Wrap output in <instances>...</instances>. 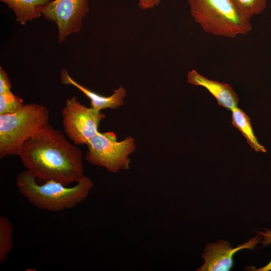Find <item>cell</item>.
Returning a JSON list of instances; mask_svg holds the SVG:
<instances>
[{
  "mask_svg": "<svg viewBox=\"0 0 271 271\" xmlns=\"http://www.w3.org/2000/svg\"><path fill=\"white\" fill-rule=\"evenodd\" d=\"M13 10L16 20L25 25L27 21L40 18L45 7L52 0H0Z\"/></svg>",
  "mask_w": 271,
  "mask_h": 271,
  "instance_id": "8fae6325",
  "label": "cell"
},
{
  "mask_svg": "<svg viewBox=\"0 0 271 271\" xmlns=\"http://www.w3.org/2000/svg\"><path fill=\"white\" fill-rule=\"evenodd\" d=\"M231 111L232 125L242 133L251 148L256 152L266 153L264 147L259 143L254 133L250 117L237 106Z\"/></svg>",
  "mask_w": 271,
  "mask_h": 271,
  "instance_id": "7c38bea8",
  "label": "cell"
},
{
  "mask_svg": "<svg viewBox=\"0 0 271 271\" xmlns=\"http://www.w3.org/2000/svg\"><path fill=\"white\" fill-rule=\"evenodd\" d=\"M50 125L49 111L40 104H25L14 113L0 114V158L19 156L25 142Z\"/></svg>",
  "mask_w": 271,
  "mask_h": 271,
  "instance_id": "277c9868",
  "label": "cell"
},
{
  "mask_svg": "<svg viewBox=\"0 0 271 271\" xmlns=\"http://www.w3.org/2000/svg\"><path fill=\"white\" fill-rule=\"evenodd\" d=\"M187 81L206 88L216 98L218 105L230 111L237 106L239 98L230 85L210 80L195 70L188 73Z\"/></svg>",
  "mask_w": 271,
  "mask_h": 271,
  "instance_id": "9c48e42d",
  "label": "cell"
},
{
  "mask_svg": "<svg viewBox=\"0 0 271 271\" xmlns=\"http://www.w3.org/2000/svg\"><path fill=\"white\" fill-rule=\"evenodd\" d=\"M11 81L7 73L0 67V94L11 90Z\"/></svg>",
  "mask_w": 271,
  "mask_h": 271,
  "instance_id": "2e32d148",
  "label": "cell"
},
{
  "mask_svg": "<svg viewBox=\"0 0 271 271\" xmlns=\"http://www.w3.org/2000/svg\"><path fill=\"white\" fill-rule=\"evenodd\" d=\"M89 12L88 0H54L45 7L42 15L57 25L58 41L61 43L80 30L82 19Z\"/></svg>",
  "mask_w": 271,
  "mask_h": 271,
  "instance_id": "52a82bcc",
  "label": "cell"
},
{
  "mask_svg": "<svg viewBox=\"0 0 271 271\" xmlns=\"http://www.w3.org/2000/svg\"><path fill=\"white\" fill-rule=\"evenodd\" d=\"M24 104L23 99L11 90L0 94V114L14 113L20 110Z\"/></svg>",
  "mask_w": 271,
  "mask_h": 271,
  "instance_id": "5bb4252c",
  "label": "cell"
},
{
  "mask_svg": "<svg viewBox=\"0 0 271 271\" xmlns=\"http://www.w3.org/2000/svg\"><path fill=\"white\" fill-rule=\"evenodd\" d=\"M261 242L258 234L255 237L238 247L233 248L226 240L208 244L204 250L202 257L204 264L197 270L200 271H228L233 265V256L238 250L247 248L253 249Z\"/></svg>",
  "mask_w": 271,
  "mask_h": 271,
  "instance_id": "ba28073f",
  "label": "cell"
},
{
  "mask_svg": "<svg viewBox=\"0 0 271 271\" xmlns=\"http://www.w3.org/2000/svg\"><path fill=\"white\" fill-rule=\"evenodd\" d=\"M14 228L9 219L0 217V263H4L7 259L8 254L13 246V233Z\"/></svg>",
  "mask_w": 271,
  "mask_h": 271,
  "instance_id": "4fadbf2b",
  "label": "cell"
},
{
  "mask_svg": "<svg viewBox=\"0 0 271 271\" xmlns=\"http://www.w3.org/2000/svg\"><path fill=\"white\" fill-rule=\"evenodd\" d=\"M238 8L246 16L261 14L266 9L267 0H232Z\"/></svg>",
  "mask_w": 271,
  "mask_h": 271,
  "instance_id": "9a60e30c",
  "label": "cell"
},
{
  "mask_svg": "<svg viewBox=\"0 0 271 271\" xmlns=\"http://www.w3.org/2000/svg\"><path fill=\"white\" fill-rule=\"evenodd\" d=\"M190 15L206 33L234 38L249 33L251 19L232 0H187Z\"/></svg>",
  "mask_w": 271,
  "mask_h": 271,
  "instance_id": "3957f363",
  "label": "cell"
},
{
  "mask_svg": "<svg viewBox=\"0 0 271 271\" xmlns=\"http://www.w3.org/2000/svg\"><path fill=\"white\" fill-rule=\"evenodd\" d=\"M16 185L18 192L37 208L58 212L73 208L84 201L94 183L87 176L71 187L54 181L39 183L25 170L18 174Z\"/></svg>",
  "mask_w": 271,
  "mask_h": 271,
  "instance_id": "7a4b0ae2",
  "label": "cell"
},
{
  "mask_svg": "<svg viewBox=\"0 0 271 271\" xmlns=\"http://www.w3.org/2000/svg\"><path fill=\"white\" fill-rule=\"evenodd\" d=\"M139 6L142 10L152 9L157 6L162 0H138Z\"/></svg>",
  "mask_w": 271,
  "mask_h": 271,
  "instance_id": "ac0fdd59",
  "label": "cell"
},
{
  "mask_svg": "<svg viewBox=\"0 0 271 271\" xmlns=\"http://www.w3.org/2000/svg\"><path fill=\"white\" fill-rule=\"evenodd\" d=\"M60 79L62 84L71 85L78 89L90 99L91 107L100 111L105 108L115 109L119 107L123 104L126 96V90L121 85L114 90L110 96L100 95L77 82L70 77L67 70L65 69L61 72Z\"/></svg>",
  "mask_w": 271,
  "mask_h": 271,
  "instance_id": "30bf717a",
  "label": "cell"
},
{
  "mask_svg": "<svg viewBox=\"0 0 271 271\" xmlns=\"http://www.w3.org/2000/svg\"><path fill=\"white\" fill-rule=\"evenodd\" d=\"M83 153L51 125L24 144L19 155L30 174L39 183L48 181L69 186L85 176Z\"/></svg>",
  "mask_w": 271,
  "mask_h": 271,
  "instance_id": "6da1fadb",
  "label": "cell"
},
{
  "mask_svg": "<svg viewBox=\"0 0 271 271\" xmlns=\"http://www.w3.org/2000/svg\"><path fill=\"white\" fill-rule=\"evenodd\" d=\"M65 133L76 145H87L98 131L105 115L100 110L82 104L75 96L66 99L62 111Z\"/></svg>",
  "mask_w": 271,
  "mask_h": 271,
  "instance_id": "8992f818",
  "label": "cell"
},
{
  "mask_svg": "<svg viewBox=\"0 0 271 271\" xmlns=\"http://www.w3.org/2000/svg\"><path fill=\"white\" fill-rule=\"evenodd\" d=\"M264 230V231H256L260 236L261 244L263 247L271 244V230L266 228Z\"/></svg>",
  "mask_w": 271,
  "mask_h": 271,
  "instance_id": "e0dca14e",
  "label": "cell"
},
{
  "mask_svg": "<svg viewBox=\"0 0 271 271\" xmlns=\"http://www.w3.org/2000/svg\"><path fill=\"white\" fill-rule=\"evenodd\" d=\"M86 145L88 152L85 160L114 173L121 169H128V156L136 149L133 138L129 137L118 142L115 134L111 132L101 133L98 131Z\"/></svg>",
  "mask_w": 271,
  "mask_h": 271,
  "instance_id": "5b68a950",
  "label": "cell"
},
{
  "mask_svg": "<svg viewBox=\"0 0 271 271\" xmlns=\"http://www.w3.org/2000/svg\"><path fill=\"white\" fill-rule=\"evenodd\" d=\"M257 271H269L271 270V261L264 266L260 267L259 268L253 269V270Z\"/></svg>",
  "mask_w": 271,
  "mask_h": 271,
  "instance_id": "d6986e66",
  "label": "cell"
}]
</instances>
